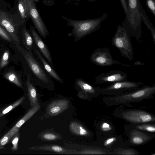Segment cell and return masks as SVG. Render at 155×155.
Here are the masks:
<instances>
[{
  "label": "cell",
  "instance_id": "obj_1",
  "mask_svg": "<svg viewBox=\"0 0 155 155\" xmlns=\"http://www.w3.org/2000/svg\"><path fill=\"white\" fill-rule=\"evenodd\" d=\"M155 93V84L143 85L133 90L120 94L107 96L102 97L106 106L111 107L119 105L131 106L132 103H138L153 97Z\"/></svg>",
  "mask_w": 155,
  "mask_h": 155
},
{
  "label": "cell",
  "instance_id": "obj_2",
  "mask_svg": "<svg viewBox=\"0 0 155 155\" xmlns=\"http://www.w3.org/2000/svg\"><path fill=\"white\" fill-rule=\"evenodd\" d=\"M28 68L29 76L31 81L36 84L47 88H53L54 83L52 78L45 71L38 59L31 51L21 48Z\"/></svg>",
  "mask_w": 155,
  "mask_h": 155
},
{
  "label": "cell",
  "instance_id": "obj_3",
  "mask_svg": "<svg viewBox=\"0 0 155 155\" xmlns=\"http://www.w3.org/2000/svg\"><path fill=\"white\" fill-rule=\"evenodd\" d=\"M108 14L104 13L96 18L82 20H75L62 16V18L66 21L67 25L72 27L71 31L68 35L74 37L77 42L87 35L99 29L103 21L107 17Z\"/></svg>",
  "mask_w": 155,
  "mask_h": 155
},
{
  "label": "cell",
  "instance_id": "obj_4",
  "mask_svg": "<svg viewBox=\"0 0 155 155\" xmlns=\"http://www.w3.org/2000/svg\"><path fill=\"white\" fill-rule=\"evenodd\" d=\"M126 2L127 12L122 26L131 36L139 41L142 36V7L140 0H126Z\"/></svg>",
  "mask_w": 155,
  "mask_h": 155
},
{
  "label": "cell",
  "instance_id": "obj_5",
  "mask_svg": "<svg viewBox=\"0 0 155 155\" xmlns=\"http://www.w3.org/2000/svg\"><path fill=\"white\" fill-rule=\"evenodd\" d=\"M113 114L114 117L123 119L131 124L155 123V116L141 109L124 108L120 107L116 109Z\"/></svg>",
  "mask_w": 155,
  "mask_h": 155
},
{
  "label": "cell",
  "instance_id": "obj_6",
  "mask_svg": "<svg viewBox=\"0 0 155 155\" xmlns=\"http://www.w3.org/2000/svg\"><path fill=\"white\" fill-rule=\"evenodd\" d=\"M131 37L126 30L119 24L111 39L113 45L119 50L121 55L130 61L134 59Z\"/></svg>",
  "mask_w": 155,
  "mask_h": 155
},
{
  "label": "cell",
  "instance_id": "obj_7",
  "mask_svg": "<svg viewBox=\"0 0 155 155\" xmlns=\"http://www.w3.org/2000/svg\"><path fill=\"white\" fill-rule=\"evenodd\" d=\"M124 127V133L127 137V139L124 140V143L128 147L145 144L155 137L154 134L137 129L130 124L125 125Z\"/></svg>",
  "mask_w": 155,
  "mask_h": 155
},
{
  "label": "cell",
  "instance_id": "obj_8",
  "mask_svg": "<svg viewBox=\"0 0 155 155\" xmlns=\"http://www.w3.org/2000/svg\"><path fill=\"white\" fill-rule=\"evenodd\" d=\"M143 85L140 82L126 80L111 83L107 87L100 89V93L107 96H113L133 90Z\"/></svg>",
  "mask_w": 155,
  "mask_h": 155
},
{
  "label": "cell",
  "instance_id": "obj_9",
  "mask_svg": "<svg viewBox=\"0 0 155 155\" xmlns=\"http://www.w3.org/2000/svg\"><path fill=\"white\" fill-rule=\"evenodd\" d=\"M90 59L91 62L100 66H109L116 64L127 66H134L133 64H123L113 59L107 47L97 48L93 52Z\"/></svg>",
  "mask_w": 155,
  "mask_h": 155
},
{
  "label": "cell",
  "instance_id": "obj_10",
  "mask_svg": "<svg viewBox=\"0 0 155 155\" xmlns=\"http://www.w3.org/2000/svg\"><path fill=\"white\" fill-rule=\"evenodd\" d=\"M30 18L40 36L46 39L49 33L45 23L39 14L36 6V3L39 0H25Z\"/></svg>",
  "mask_w": 155,
  "mask_h": 155
},
{
  "label": "cell",
  "instance_id": "obj_11",
  "mask_svg": "<svg viewBox=\"0 0 155 155\" xmlns=\"http://www.w3.org/2000/svg\"><path fill=\"white\" fill-rule=\"evenodd\" d=\"M97 147L108 150L112 152L120 147H127L122 136L114 134L99 140Z\"/></svg>",
  "mask_w": 155,
  "mask_h": 155
},
{
  "label": "cell",
  "instance_id": "obj_12",
  "mask_svg": "<svg viewBox=\"0 0 155 155\" xmlns=\"http://www.w3.org/2000/svg\"><path fill=\"white\" fill-rule=\"evenodd\" d=\"M127 78V74L125 72L113 70L99 75L95 78L94 80L96 84H102L126 80Z\"/></svg>",
  "mask_w": 155,
  "mask_h": 155
},
{
  "label": "cell",
  "instance_id": "obj_13",
  "mask_svg": "<svg viewBox=\"0 0 155 155\" xmlns=\"http://www.w3.org/2000/svg\"><path fill=\"white\" fill-rule=\"evenodd\" d=\"M30 31L35 45L50 64L54 68V66L49 49L41 37L37 32L35 27L32 25H30Z\"/></svg>",
  "mask_w": 155,
  "mask_h": 155
},
{
  "label": "cell",
  "instance_id": "obj_14",
  "mask_svg": "<svg viewBox=\"0 0 155 155\" xmlns=\"http://www.w3.org/2000/svg\"><path fill=\"white\" fill-rule=\"evenodd\" d=\"M0 25L5 29L14 40L19 41L13 20L7 12L2 10H0Z\"/></svg>",
  "mask_w": 155,
  "mask_h": 155
},
{
  "label": "cell",
  "instance_id": "obj_15",
  "mask_svg": "<svg viewBox=\"0 0 155 155\" xmlns=\"http://www.w3.org/2000/svg\"><path fill=\"white\" fill-rule=\"evenodd\" d=\"M95 124L98 140L114 134L116 131L114 125L109 121L103 120L98 121Z\"/></svg>",
  "mask_w": 155,
  "mask_h": 155
},
{
  "label": "cell",
  "instance_id": "obj_16",
  "mask_svg": "<svg viewBox=\"0 0 155 155\" xmlns=\"http://www.w3.org/2000/svg\"><path fill=\"white\" fill-rule=\"evenodd\" d=\"M69 106V101L66 99L54 100L48 106L46 110V116H56L67 110Z\"/></svg>",
  "mask_w": 155,
  "mask_h": 155
},
{
  "label": "cell",
  "instance_id": "obj_17",
  "mask_svg": "<svg viewBox=\"0 0 155 155\" xmlns=\"http://www.w3.org/2000/svg\"><path fill=\"white\" fill-rule=\"evenodd\" d=\"M32 51L36 57L41 63L45 69L51 77L58 82L63 83L64 82L63 79L59 76L53 68L42 55L35 44L34 45Z\"/></svg>",
  "mask_w": 155,
  "mask_h": 155
},
{
  "label": "cell",
  "instance_id": "obj_18",
  "mask_svg": "<svg viewBox=\"0 0 155 155\" xmlns=\"http://www.w3.org/2000/svg\"><path fill=\"white\" fill-rule=\"evenodd\" d=\"M75 85L82 91L87 95H90L91 97H97L100 94V88L99 87L92 86L82 79H77L75 81Z\"/></svg>",
  "mask_w": 155,
  "mask_h": 155
},
{
  "label": "cell",
  "instance_id": "obj_19",
  "mask_svg": "<svg viewBox=\"0 0 155 155\" xmlns=\"http://www.w3.org/2000/svg\"><path fill=\"white\" fill-rule=\"evenodd\" d=\"M31 150H40L52 151L60 154H76L77 151L75 150L66 149L64 148L56 145H46L30 147Z\"/></svg>",
  "mask_w": 155,
  "mask_h": 155
},
{
  "label": "cell",
  "instance_id": "obj_20",
  "mask_svg": "<svg viewBox=\"0 0 155 155\" xmlns=\"http://www.w3.org/2000/svg\"><path fill=\"white\" fill-rule=\"evenodd\" d=\"M69 129L72 132L76 135L86 137H92L93 134L81 124L75 121L71 122Z\"/></svg>",
  "mask_w": 155,
  "mask_h": 155
},
{
  "label": "cell",
  "instance_id": "obj_21",
  "mask_svg": "<svg viewBox=\"0 0 155 155\" xmlns=\"http://www.w3.org/2000/svg\"><path fill=\"white\" fill-rule=\"evenodd\" d=\"M26 85L31 105L33 107L38 102L37 94L36 88L34 84L31 83L29 76H27Z\"/></svg>",
  "mask_w": 155,
  "mask_h": 155
},
{
  "label": "cell",
  "instance_id": "obj_22",
  "mask_svg": "<svg viewBox=\"0 0 155 155\" xmlns=\"http://www.w3.org/2000/svg\"><path fill=\"white\" fill-rule=\"evenodd\" d=\"M40 106L37 102L36 104L28 111L26 114L13 126L15 128L19 129L25 122L28 120L40 109Z\"/></svg>",
  "mask_w": 155,
  "mask_h": 155
},
{
  "label": "cell",
  "instance_id": "obj_23",
  "mask_svg": "<svg viewBox=\"0 0 155 155\" xmlns=\"http://www.w3.org/2000/svg\"><path fill=\"white\" fill-rule=\"evenodd\" d=\"M76 154H112L110 151L100 147L95 146L93 147L86 148L79 152Z\"/></svg>",
  "mask_w": 155,
  "mask_h": 155
},
{
  "label": "cell",
  "instance_id": "obj_24",
  "mask_svg": "<svg viewBox=\"0 0 155 155\" xmlns=\"http://www.w3.org/2000/svg\"><path fill=\"white\" fill-rule=\"evenodd\" d=\"M22 32L23 42L25 48L28 50L32 51L35 43L31 33L27 30L25 25L23 28Z\"/></svg>",
  "mask_w": 155,
  "mask_h": 155
},
{
  "label": "cell",
  "instance_id": "obj_25",
  "mask_svg": "<svg viewBox=\"0 0 155 155\" xmlns=\"http://www.w3.org/2000/svg\"><path fill=\"white\" fill-rule=\"evenodd\" d=\"M18 8L23 23H25L30 17L25 0H18Z\"/></svg>",
  "mask_w": 155,
  "mask_h": 155
},
{
  "label": "cell",
  "instance_id": "obj_26",
  "mask_svg": "<svg viewBox=\"0 0 155 155\" xmlns=\"http://www.w3.org/2000/svg\"><path fill=\"white\" fill-rule=\"evenodd\" d=\"M133 127L143 131L153 134L155 132V123H145L137 124H131Z\"/></svg>",
  "mask_w": 155,
  "mask_h": 155
},
{
  "label": "cell",
  "instance_id": "obj_27",
  "mask_svg": "<svg viewBox=\"0 0 155 155\" xmlns=\"http://www.w3.org/2000/svg\"><path fill=\"white\" fill-rule=\"evenodd\" d=\"M19 129L14 127H13L5 135L0 139V149L4 148V146L8 143Z\"/></svg>",
  "mask_w": 155,
  "mask_h": 155
},
{
  "label": "cell",
  "instance_id": "obj_28",
  "mask_svg": "<svg viewBox=\"0 0 155 155\" xmlns=\"http://www.w3.org/2000/svg\"><path fill=\"white\" fill-rule=\"evenodd\" d=\"M140 154V153L137 150L128 146L118 148L112 153V154L125 155H137Z\"/></svg>",
  "mask_w": 155,
  "mask_h": 155
},
{
  "label": "cell",
  "instance_id": "obj_29",
  "mask_svg": "<svg viewBox=\"0 0 155 155\" xmlns=\"http://www.w3.org/2000/svg\"><path fill=\"white\" fill-rule=\"evenodd\" d=\"M141 12L142 16V21L150 31L153 38V41L155 45V29L153 25L149 20L147 15L143 7L141 8Z\"/></svg>",
  "mask_w": 155,
  "mask_h": 155
},
{
  "label": "cell",
  "instance_id": "obj_30",
  "mask_svg": "<svg viewBox=\"0 0 155 155\" xmlns=\"http://www.w3.org/2000/svg\"><path fill=\"white\" fill-rule=\"evenodd\" d=\"M5 78L10 82L15 84L18 86L22 87V84L20 81L17 75L13 72H8L4 75Z\"/></svg>",
  "mask_w": 155,
  "mask_h": 155
},
{
  "label": "cell",
  "instance_id": "obj_31",
  "mask_svg": "<svg viewBox=\"0 0 155 155\" xmlns=\"http://www.w3.org/2000/svg\"><path fill=\"white\" fill-rule=\"evenodd\" d=\"M42 140L48 141H53L59 140L61 138L59 135L50 132H45L40 135Z\"/></svg>",
  "mask_w": 155,
  "mask_h": 155
},
{
  "label": "cell",
  "instance_id": "obj_32",
  "mask_svg": "<svg viewBox=\"0 0 155 155\" xmlns=\"http://www.w3.org/2000/svg\"><path fill=\"white\" fill-rule=\"evenodd\" d=\"M25 99V97L23 96L21 97L15 102L5 108L1 112V115L2 116L8 113L15 108V107L22 103Z\"/></svg>",
  "mask_w": 155,
  "mask_h": 155
},
{
  "label": "cell",
  "instance_id": "obj_33",
  "mask_svg": "<svg viewBox=\"0 0 155 155\" xmlns=\"http://www.w3.org/2000/svg\"><path fill=\"white\" fill-rule=\"evenodd\" d=\"M9 55V52L8 50L6 51L3 54L0 62V69L3 68L8 64Z\"/></svg>",
  "mask_w": 155,
  "mask_h": 155
},
{
  "label": "cell",
  "instance_id": "obj_34",
  "mask_svg": "<svg viewBox=\"0 0 155 155\" xmlns=\"http://www.w3.org/2000/svg\"><path fill=\"white\" fill-rule=\"evenodd\" d=\"M19 137L20 134L19 131L15 134L12 138V146L11 149L13 151H15L18 149V143Z\"/></svg>",
  "mask_w": 155,
  "mask_h": 155
},
{
  "label": "cell",
  "instance_id": "obj_35",
  "mask_svg": "<svg viewBox=\"0 0 155 155\" xmlns=\"http://www.w3.org/2000/svg\"><path fill=\"white\" fill-rule=\"evenodd\" d=\"M146 3L148 9L155 16V0H146Z\"/></svg>",
  "mask_w": 155,
  "mask_h": 155
},
{
  "label": "cell",
  "instance_id": "obj_36",
  "mask_svg": "<svg viewBox=\"0 0 155 155\" xmlns=\"http://www.w3.org/2000/svg\"><path fill=\"white\" fill-rule=\"evenodd\" d=\"M0 36L5 40L10 42L11 38L10 35L4 28L0 25Z\"/></svg>",
  "mask_w": 155,
  "mask_h": 155
},
{
  "label": "cell",
  "instance_id": "obj_37",
  "mask_svg": "<svg viewBox=\"0 0 155 155\" xmlns=\"http://www.w3.org/2000/svg\"><path fill=\"white\" fill-rule=\"evenodd\" d=\"M120 1L123 7L124 12L126 15L127 12V8L126 4V0H120Z\"/></svg>",
  "mask_w": 155,
  "mask_h": 155
},
{
  "label": "cell",
  "instance_id": "obj_38",
  "mask_svg": "<svg viewBox=\"0 0 155 155\" xmlns=\"http://www.w3.org/2000/svg\"><path fill=\"white\" fill-rule=\"evenodd\" d=\"M42 3L45 5L52 6L54 4V0H42Z\"/></svg>",
  "mask_w": 155,
  "mask_h": 155
},
{
  "label": "cell",
  "instance_id": "obj_39",
  "mask_svg": "<svg viewBox=\"0 0 155 155\" xmlns=\"http://www.w3.org/2000/svg\"><path fill=\"white\" fill-rule=\"evenodd\" d=\"M80 0H66V2L67 4L71 3L74 5L78 4Z\"/></svg>",
  "mask_w": 155,
  "mask_h": 155
},
{
  "label": "cell",
  "instance_id": "obj_40",
  "mask_svg": "<svg viewBox=\"0 0 155 155\" xmlns=\"http://www.w3.org/2000/svg\"><path fill=\"white\" fill-rule=\"evenodd\" d=\"M144 64L140 62L139 61H135L134 63V65H144Z\"/></svg>",
  "mask_w": 155,
  "mask_h": 155
},
{
  "label": "cell",
  "instance_id": "obj_41",
  "mask_svg": "<svg viewBox=\"0 0 155 155\" xmlns=\"http://www.w3.org/2000/svg\"><path fill=\"white\" fill-rule=\"evenodd\" d=\"M89 2H94L95 0H88Z\"/></svg>",
  "mask_w": 155,
  "mask_h": 155
},
{
  "label": "cell",
  "instance_id": "obj_42",
  "mask_svg": "<svg viewBox=\"0 0 155 155\" xmlns=\"http://www.w3.org/2000/svg\"><path fill=\"white\" fill-rule=\"evenodd\" d=\"M1 110L0 109V118H1V117H2V116L1 115Z\"/></svg>",
  "mask_w": 155,
  "mask_h": 155
}]
</instances>
